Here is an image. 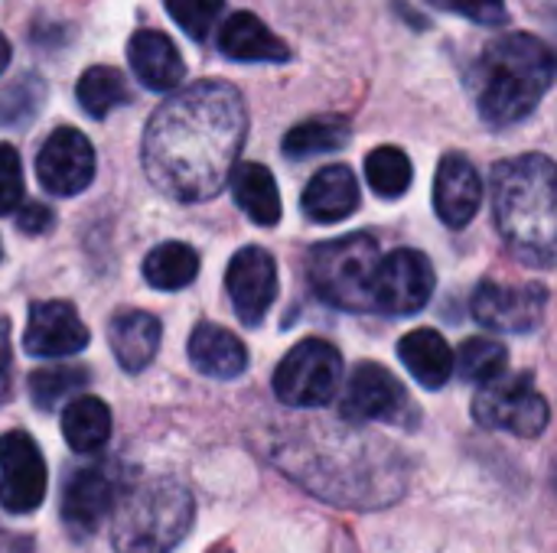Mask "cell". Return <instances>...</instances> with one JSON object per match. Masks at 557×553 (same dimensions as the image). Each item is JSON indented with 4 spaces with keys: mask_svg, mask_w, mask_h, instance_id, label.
Masks as SVG:
<instances>
[{
    "mask_svg": "<svg viewBox=\"0 0 557 553\" xmlns=\"http://www.w3.org/2000/svg\"><path fill=\"white\" fill-rule=\"evenodd\" d=\"M473 316L493 332H532L548 310V290L542 284H499L483 280L473 293Z\"/></svg>",
    "mask_w": 557,
    "mask_h": 553,
    "instance_id": "11",
    "label": "cell"
},
{
    "mask_svg": "<svg viewBox=\"0 0 557 553\" xmlns=\"http://www.w3.org/2000/svg\"><path fill=\"white\" fill-rule=\"evenodd\" d=\"M10 65V42H7V36L0 33V72Z\"/></svg>",
    "mask_w": 557,
    "mask_h": 553,
    "instance_id": "37",
    "label": "cell"
},
{
    "mask_svg": "<svg viewBox=\"0 0 557 553\" xmlns=\"http://www.w3.org/2000/svg\"><path fill=\"white\" fill-rule=\"evenodd\" d=\"M248 134V111L228 81L206 78L180 88L147 121L140 163L157 192L173 202H206L219 196Z\"/></svg>",
    "mask_w": 557,
    "mask_h": 553,
    "instance_id": "1",
    "label": "cell"
},
{
    "mask_svg": "<svg viewBox=\"0 0 557 553\" xmlns=\"http://www.w3.org/2000/svg\"><path fill=\"white\" fill-rule=\"evenodd\" d=\"M219 49L235 62H287L290 46L277 39L255 13H232L219 29Z\"/></svg>",
    "mask_w": 557,
    "mask_h": 553,
    "instance_id": "21",
    "label": "cell"
},
{
    "mask_svg": "<svg viewBox=\"0 0 557 553\" xmlns=\"http://www.w3.org/2000/svg\"><path fill=\"white\" fill-rule=\"evenodd\" d=\"M117 505V489L114 479L101 466H85L75 476H69L65 492H62V521L78 531L91 535L108 512Z\"/></svg>",
    "mask_w": 557,
    "mask_h": 553,
    "instance_id": "16",
    "label": "cell"
},
{
    "mask_svg": "<svg viewBox=\"0 0 557 553\" xmlns=\"http://www.w3.org/2000/svg\"><path fill=\"white\" fill-rule=\"evenodd\" d=\"M88 385V372L85 368H72V365H59V368H39L29 375V398L39 411H52L59 407L65 398H72L75 391H82Z\"/></svg>",
    "mask_w": 557,
    "mask_h": 553,
    "instance_id": "30",
    "label": "cell"
},
{
    "mask_svg": "<svg viewBox=\"0 0 557 553\" xmlns=\"http://www.w3.org/2000/svg\"><path fill=\"white\" fill-rule=\"evenodd\" d=\"M431 3H437L441 10H454L480 26H506L509 20L506 0H431Z\"/></svg>",
    "mask_w": 557,
    "mask_h": 553,
    "instance_id": "34",
    "label": "cell"
},
{
    "mask_svg": "<svg viewBox=\"0 0 557 553\" xmlns=\"http://www.w3.org/2000/svg\"><path fill=\"white\" fill-rule=\"evenodd\" d=\"M88 345V329L72 303L39 300L29 306L23 349L33 359H69Z\"/></svg>",
    "mask_w": 557,
    "mask_h": 553,
    "instance_id": "14",
    "label": "cell"
},
{
    "mask_svg": "<svg viewBox=\"0 0 557 553\" xmlns=\"http://www.w3.org/2000/svg\"><path fill=\"white\" fill-rule=\"evenodd\" d=\"M189 362L196 372L228 381L238 378L248 368V349L245 342L215 323H199L189 336Z\"/></svg>",
    "mask_w": 557,
    "mask_h": 553,
    "instance_id": "20",
    "label": "cell"
},
{
    "mask_svg": "<svg viewBox=\"0 0 557 553\" xmlns=\"http://www.w3.org/2000/svg\"><path fill=\"white\" fill-rule=\"evenodd\" d=\"M196 274H199V254L183 241L157 244L144 261V280L163 293L189 287L196 280Z\"/></svg>",
    "mask_w": 557,
    "mask_h": 553,
    "instance_id": "25",
    "label": "cell"
},
{
    "mask_svg": "<svg viewBox=\"0 0 557 553\" xmlns=\"http://www.w3.org/2000/svg\"><path fill=\"white\" fill-rule=\"evenodd\" d=\"M304 212L310 222L336 225L359 209V183L356 173L343 163L323 166L304 189Z\"/></svg>",
    "mask_w": 557,
    "mask_h": 553,
    "instance_id": "18",
    "label": "cell"
},
{
    "mask_svg": "<svg viewBox=\"0 0 557 553\" xmlns=\"http://www.w3.org/2000/svg\"><path fill=\"white\" fill-rule=\"evenodd\" d=\"M398 359L411 372V378L431 391L444 388L457 368V355L437 329H414L398 342Z\"/></svg>",
    "mask_w": 557,
    "mask_h": 553,
    "instance_id": "22",
    "label": "cell"
},
{
    "mask_svg": "<svg viewBox=\"0 0 557 553\" xmlns=\"http://www.w3.org/2000/svg\"><path fill=\"white\" fill-rule=\"evenodd\" d=\"M382 264L372 235H349L317 244L307 257V277L320 300L349 313H375V271Z\"/></svg>",
    "mask_w": 557,
    "mask_h": 553,
    "instance_id": "5",
    "label": "cell"
},
{
    "mask_svg": "<svg viewBox=\"0 0 557 553\" xmlns=\"http://www.w3.org/2000/svg\"><path fill=\"white\" fill-rule=\"evenodd\" d=\"M127 62L137 81L150 91L180 88L186 75V62L180 59L176 42L160 29H137L127 42Z\"/></svg>",
    "mask_w": 557,
    "mask_h": 553,
    "instance_id": "17",
    "label": "cell"
},
{
    "mask_svg": "<svg viewBox=\"0 0 557 553\" xmlns=\"http://www.w3.org/2000/svg\"><path fill=\"white\" fill-rule=\"evenodd\" d=\"M39 186L52 196H78L95 179V147L75 127H59L36 156Z\"/></svg>",
    "mask_w": 557,
    "mask_h": 553,
    "instance_id": "12",
    "label": "cell"
},
{
    "mask_svg": "<svg viewBox=\"0 0 557 553\" xmlns=\"http://www.w3.org/2000/svg\"><path fill=\"white\" fill-rule=\"evenodd\" d=\"M552 49L529 33L496 36L473 68V95L486 124L512 127L525 121L555 81Z\"/></svg>",
    "mask_w": 557,
    "mask_h": 553,
    "instance_id": "3",
    "label": "cell"
},
{
    "mask_svg": "<svg viewBox=\"0 0 557 553\" xmlns=\"http://www.w3.org/2000/svg\"><path fill=\"white\" fill-rule=\"evenodd\" d=\"M232 196L242 205V212L255 222V225H277L281 222V192L277 183L271 176L268 166L261 163H238L232 169Z\"/></svg>",
    "mask_w": 557,
    "mask_h": 553,
    "instance_id": "23",
    "label": "cell"
},
{
    "mask_svg": "<svg viewBox=\"0 0 557 553\" xmlns=\"http://www.w3.org/2000/svg\"><path fill=\"white\" fill-rule=\"evenodd\" d=\"M46 101V88L36 75L16 78L13 85H7L0 91V124L3 127H20L29 124L36 117V111Z\"/></svg>",
    "mask_w": 557,
    "mask_h": 553,
    "instance_id": "31",
    "label": "cell"
},
{
    "mask_svg": "<svg viewBox=\"0 0 557 553\" xmlns=\"http://www.w3.org/2000/svg\"><path fill=\"white\" fill-rule=\"evenodd\" d=\"M343 381V355L323 339L297 342L274 372V394L287 407H323Z\"/></svg>",
    "mask_w": 557,
    "mask_h": 553,
    "instance_id": "6",
    "label": "cell"
},
{
    "mask_svg": "<svg viewBox=\"0 0 557 553\" xmlns=\"http://www.w3.org/2000/svg\"><path fill=\"white\" fill-rule=\"evenodd\" d=\"M75 98L78 104L85 108L88 117L101 121L108 117L114 108H121L124 101H131V91L124 85V75L111 65H91L82 78H78V88H75Z\"/></svg>",
    "mask_w": 557,
    "mask_h": 553,
    "instance_id": "27",
    "label": "cell"
},
{
    "mask_svg": "<svg viewBox=\"0 0 557 553\" xmlns=\"http://www.w3.org/2000/svg\"><path fill=\"white\" fill-rule=\"evenodd\" d=\"M339 411L352 424H369V420L411 424L414 420V404L408 391L388 368L375 362H362L352 368Z\"/></svg>",
    "mask_w": 557,
    "mask_h": 553,
    "instance_id": "8",
    "label": "cell"
},
{
    "mask_svg": "<svg viewBox=\"0 0 557 553\" xmlns=\"http://www.w3.org/2000/svg\"><path fill=\"white\" fill-rule=\"evenodd\" d=\"M62 437L75 453H98L111 437V411L101 398H72L62 411Z\"/></svg>",
    "mask_w": 557,
    "mask_h": 553,
    "instance_id": "24",
    "label": "cell"
},
{
    "mask_svg": "<svg viewBox=\"0 0 557 553\" xmlns=\"http://www.w3.org/2000/svg\"><path fill=\"white\" fill-rule=\"evenodd\" d=\"M483 202V183L476 166L463 153H447L434 176V209L447 228H463L476 218Z\"/></svg>",
    "mask_w": 557,
    "mask_h": 553,
    "instance_id": "15",
    "label": "cell"
},
{
    "mask_svg": "<svg viewBox=\"0 0 557 553\" xmlns=\"http://www.w3.org/2000/svg\"><path fill=\"white\" fill-rule=\"evenodd\" d=\"M160 319L147 310H121L108 323V342L117 365L131 375L144 372L160 352Z\"/></svg>",
    "mask_w": 557,
    "mask_h": 553,
    "instance_id": "19",
    "label": "cell"
},
{
    "mask_svg": "<svg viewBox=\"0 0 557 553\" xmlns=\"http://www.w3.org/2000/svg\"><path fill=\"white\" fill-rule=\"evenodd\" d=\"M434 267L414 248H398L382 257L375 271V310L388 316H411L434 297Z\"/></svg>",
    "mask_w": 557,
    "mask_h": 553,
    "instance_id": "9",
    "label": "cell"
},
{
    "mask_svg": "<svg viewBox=\"0 0 557 553\" xmlns=\"http://www.w3.org/2000/svg\"><path fill=\"white\" fill-rule=\"evenodd\" d=\"M349 137H352V127L346 117L323 114V117H310V121L290 127V134L284 137V153L294 160L317 156V153H336L349 143Z\"/></svg>",
    "mask_w": 557,
    "mask_h": 553,
    "instance_id": "26",
    "label": "cell"
},
{
    "mask_svg": "<svg viewBox=\"0 0 557 553\" xmlns=\"http://www.w3.org/2000/svg\"><path fill=\"white\" fill-rule=\"evenodd\" d=\"M228 300L245 326H261L277 297V264L264 248H242L225 271Z\"/></svg>",
    "mask_w": 557,
    "mask_h": 553,
    "instance_id": "13",
    "label": "cell"
},
{
    "mask_svg": "<svg viewBox=\"0 0 557 553\" xmlns=\"http://www.w3.org/2000/svg\"><path fill=\"white\" fill-rule=\"evenodd\" d=\"M366 179L375 189V196L398 199V196H405L411 189L414 169H411V160H408L405 150H398V147H379L366 160Z\"/></svg>",
    "mask_w": 557,
    "mask_h": 553,
    "instance_id": "28",
    "label": "cell"
},
{
    "mask_svg": "<svg viewBox=\"0 0 557 553\" xmlns=\"http://www.w3.org/2000/svg\"><path fill=\"white\" fill-rule=\"evenodd\" d=\"M16 228H20L23 235H46V231L55 228V215H52V209H46L42 202H26V205L20 209V215H16Z\"/></svg>",
    "mask_w": 557,
    "mask_h": 553,
    "instance_id": "35",
    "label": "cell"
},
{
    "mask_svg": "<svg viewBox=\"0 0 557 553\" xmlns=\"http://www.w3.org/2000/svg\"><path fill=\"white\" fill-rule=\"evenodd\" d=\"M23 202V166L10 143H0V218L16 212Z\"/></svg>",
    "mask_w": 557,
    "mask_h": 553,
    "instance_id": "33",
    "label": "cell"
},
{
    "mask_svg": "<svg viewBox=\"0 0 557 553\" xmlns=\"http://www.w3.org/2000/svg\"><path fill=\"white\" fill-rule=\"evenodd\" d=\"M509 365V352L493 339H467L457 352V375L473 385H486L499 378Z\"/></svg>",
    "mask_w": 557,
    "mask_h": 553,
    "instance_id": "29",
    "label": "cell"
},
{
    "mask_svg": "<svg viewBox=\"0 0 557 553\" xmlns=\"http://www.w3.org/2000/svg\"><path fill=\"white\" fill-rule=\"evenodd\" d=\"M46 460L23 430L0 437V505L10 515H29L46 499Z\"/></svg>",
    "mask_w": 557,
    "mask_h": 553,
    "instance_id": "10",
    "label": "cell"
},
{
    "mask_svg": "<svg viewBox=\"0 0 557 553\" xmlns=\"http://www.w3.org/2000/svg\"><path fill=\"white\" fill-rule=\"evenodd\" d=\"M196 505L183 482L147 479L127 489L111 515L114 553H170L193 528Z\"/></svg>",
    "mask_w": 557,
    "mask_h": 553,
    "instance_id": "4",
    "label": "cell"
},
{
    "mask_svg": "<svg viewBox=\"0 0 557 553\" xmlns=\"http://www.w3.org/2000/svg\"><path fill=\"white\" fill-rule=\"evenodd\" d=\"M222 10H225V0H166V13L193 39H206L215 29Z\"/></svg>",
    "mask_w": 557,
    "mask_h": 553,
    "instance_id": "32",
    "label": "cell"
},
{
    "mask_svg": "<svg viewBox=\"0 0 557 553\" xmlns=\"http://www.w3.org/2000/svg\"><path fill=\"white\" fill-rule=\"evenodd\" d=\"M0 257H3V244H0Z\"/></svg>",
    "mask_w": 557,
    "mask_h": 553,
    "instance_id": "38",
    "label": "cell"
},
{
    "mask_svg": "<svg viewBox=\"0 0 557 553\" xmlns=\"http://www.w3.org/2000/svg\"><path fill=\"white\" fill-rule=\"evenodd\" d=\"M13 394V349H10V323L0 319V404Z\"/></svg>",
    "mask_w": 557,
    "mask_h": 553,
    "instance_id": "36",
    "label": "cell"
},
{
    "mask_svg": "<svg viewBox=\"0 0 557 553\" xmlns=\"http://www.w3.org/2000/svg\"><path fill=\"white\" fill-rule=\"evenodd\" d=\"M493 218L506 248L529 267L557 264V163L542 153L493 169Z\"/></svg>",
    "mask_w": 557,
    "mask_h": 553,
    "instance_id": "2",
    "label": "cell"
},
{
    "mask_svg": "<svg viewBox=\"0 0 557 553\" xmlns=\"http://www.w3.org/2000/svg\"><path fill=\"white\" fill-rule=\"evenodd\" d=\"M473 417L490 430H506L522 440H535L545 433L552 411L548 401L535 391L529 375L503 372L499 378L480 385L473 398Z\"/></svg>",
    "mask_w": 557,
    "mask_h": 553,
    "instance_id": "7",
    "label": "cell"
}]
</instances>
